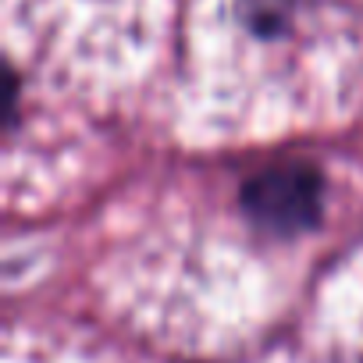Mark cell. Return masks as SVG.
<instances>
[{"label":"cell","instance_id":"6da1fadb","mask_svg":"<svg viewBox=\"0 0 363 363\" xmlns=\"http://www.w3.org/2000/svg\"><path fill=\"white\" fill-rule=\"evenodd\" d=\"M324 182L313 167H271L242 186L246 218L271 235H299L320 221Z\"/></svg>","mask_w":363,"mask_h":363}]
</instances>
